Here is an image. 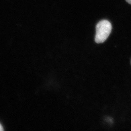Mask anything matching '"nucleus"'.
<instances>
[{"label": "nucleus", "instance_id": "nucleus-1", "mask_svg": "<svg viewBox=\"0 0 131 131\" xmlns=\"http://www.w3.org/2000/svg\"><path fill=\"white\" fill-rule=\"evenodd\" d=\"M111 24L107 20H102L96 26V34L95 40L97 43H103L106 40L111 32Z\"/></svg>", "mask_w": 131, "mask_h": 131}, {"label": "nucleus", "instance_id": "nucleus-2", "mask_svg": "<svg viewBox=\"0 0 131 131\" xmlns=\"http://www.w3.org/2000/svg\"><path fill=\"white\" fill-rule=\"evenodd\" d=\"M3 130H4L3 127V126H2V125L0 124V131H3Z\"/></svg>", "mask_w": 131, "mask_h": 131}, {"label": "nucleus", "instance_id": "nucleus-3", "mask_svg": "<svg viewBox=\"0 0 131 131\" xmlns=\"http://www.w3.org/2000/svg\"><path fill=\"white\" fill-rule=\"evenodd\" d=\"M126 1L128 3H129V4H131V0H126Z\"/></svg>", "mask_w": 131, "mask_h": 131}]
</instances>
